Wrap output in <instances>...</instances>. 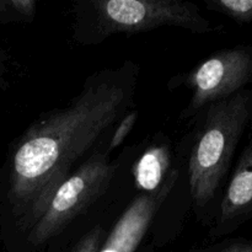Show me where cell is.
<instances>
[{
  "label": "cell",
  "mask_w": 252,
  "mask_h": 252,
  "mask_svg": "<svg viewBox=\"0 0 252 252\" xmlns=\"http://www.w3.org/2000/svg\"><path fill=\"white\" fill-rule=\"evenodd\" d=\"M251 219L252 123L248 130V140L229 176L208 234L212 239L229 236Z\"/></svg>",
  "instance_id": "52a82bcc"
},
{
  "label": "cell",
  "mask_w": 252,
  "mask_h": 252,
  "mask_svg": "<svg viewBox=\"0 0 252 252\" xmlns=\"http://www.w3.org/2000/svg\"><path fill=\"white\" fill-rule=\"evenodd\" d=\"M201 252H252V240L244 238L225 239Z\"/></svg>",
  "instance_id": "4fadbf2b"
},
{
  "label": "cell",
  "mask_w": 252,
  "mask_h": 252,
  "mask_svg": "<svg viewBox=\"0 0 252 252\" xmlns=\"http://www.w3.org/2000/svg\"><path fill=\"white\" fill-rule=\"evenodd\" d=\"M204 4L236 24H252V0H204Z\"/></svg>",
  "instance_id": "9c48e42d"
},
{
  "label": "cell",
  "mask_w": 252,
  "mask_h": 252,
  "mask_svg": "<svg viewBox=\"0 0 252 252\" xmlns=\"http://www.w3.org/2000/svg\"><path fill=\"white\" fill-rule=\"evenodd\" d=\"M36 14L34 0H0V24L31 22Z\"/></svg>",
  "instance_id": "30bf717a"
},
{
  "label": "cell",
  "mask_w": 252,
  "mask_h": 252,
  "mask_svg": "<svg viewBox=\"0 0 252 252\" xmlns=\"http://www.w3.org/2000/svg\"><path fill=\"white\" fill-rule=\"evenodd\" d=\"M138 110L133 108L130 110L125 117H122L120 120V122L116 125L115 129L111 133V137L108 139L107 147H106V150L111 154V152L115 149H117L123 142H125L126 138L129 135V133L132 132V129L134 128L135 122L138 121Z\"/></svg>",
  "instance_id": "8fae6325"
},
{
  "label": "cell",
  "mask_w": 252,
  "mask_h": 252,
  "mask_svg": "<svg viewBox=\"0 0 252 252\" xmlns=\"http://www.w3.org/2000/svg\"><path fill=\"white\" fill-rule=\"evenodd\" d=\"M118 167L106 147L94 152L57 189L43 216L25 235L27 245L42 246L63 233L107 191Z\"/></svg>",
  "instance_id": "277c9868"
},
{
  "label": "cell",
  "mask_w": 252,
  "mask_h": 252,
  "mask_svg": "<svg viewBox=\"0 0 252 252\" xmlns=\"http://www.w3.org/2000/svg\"><path fill=\"white\" fill-rule=\"evenodd\" d=\"M180 171L172 167L162 186L153 193H139L126 208L98 252H137L149 231L155 217L179 181Z\"/></svg>",
  "instance_id": "8992f818"
},
{
  "label": "cell",
  "mask_w": 252,
  "mask_h": 252,
  "mask_svg": "<svg viewBox=\"0 0 252 252\" xmlns=\"http://www.w3.org/2000/svg\"><path fill=\"white\" fill-rule=\"evenodd\" d=\"M4 61H2V57L0 54V84L2 81V76H4Z\"/></svg>",
  "instance_id": "5bb4252c"
},
{
  "label": "cell",
  "mask_w": 252,
  "mask_h": 252,
  "mask_svg": "<svg viewBox=\"0 0 252 252\" xmlns=\"http://www.w3.org/2000/svg\"><path fill=\"white\" fill-rule=\"evenodd\" d=\"M171 159V148L166 137L155 138L133 166L137 191L139 193L157 192L172 170Z\"/></svg>",
  "instance_id": "ba28073f"
},
{
  "label": "cell",
  "mask_w": 252,
  "mask_h": 252,
  "mask_svg": "<svg viewBox=\"0 0 252 252\" xmlns=\"http://www.w3.org/2000/svg\"><path fill=\"white\" fill-rule=\"evenodd\" d=\"M193 121L187 179L194 213L209 228L236 150L252 123V88L212 103Z\"/></svg>",
  "instance_id": "7a4b0ae2"
},
{
  "label": "cell",
  "mask_w": 252,
  "mask_h": 252,
  "mask_svg": "<svg viewBox=\"0 0 252 252\" xmlns=\"http://www.w3.org/2000/svg\"><path fill=\"white\" fill-rule=\"evenodd\" d=\"M139 65L95 71L65 106L44 112L12 143L0 170V228L26 235L62 184L135 108Z\"/></svg>",
  "instance_id": "6da1fadb"
},
{
  "label": "cell",
  "mask_w": 252,
  "mask_h": 252,
  "mask_svg": "<svg viewBox=\"0 0 252 252\" xmlns=\"http://www.w3.org/2000/svg\"><path fill=\"white\" fill-rule=\"evenodd\" d=\"M102 241L103 229L101 226H95L78 241L71 252H98Z\"/></svg>",
  "instance_id": "7c38bea8"
},
{
  "label": "cell",
  "mask_w": 252,
  "mask_h": 252,
  "mask_svg": "<svg viewBox=\"0 0 252 252\" xmlns=\"http://www.w3.org/2000/svg\"><path fill=\"white\" fill-rule=\"evenodd\" d=\"M185 86L191 98L180 113V121H193L209 105L252 88V46L224 48L192 68L170 79V90Z\"/></svg>",
  "instance_id": "5b68a950"
},
{
  "label": "cell",
  "mask_w": 252,
  "mask_h": 252,
  "mask_svg": "<svg viewBox=\"0 0 252 252\" xmlns=\"http://www.w3.org/2000/svg\"><path fill=\"white\" fill-rule=\"evenodd\" d=\"M71 38L96 46L113 34H137L160 27H179L192 33L216 32L198 5L181 0H80L71 5Z\"/></svg>",
  "instance_id": "3957f363"
}]
</instances>
